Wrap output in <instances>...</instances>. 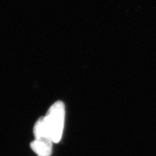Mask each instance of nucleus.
<instances>
[{
	"mask_svg": "<svg viewBox=\"0 0 156 156\" xmlns=\"http://www.w3.org/2000/svg\"><path fill=\"white\" fill-rule=\"evenodd\" d=\"M65 118V106L61 101L55 102L49 108L45 122L49 132L54 143H59L64 129Z\"/></svg>",
	"mask_w": 156,
	"mask_h": 156,
	"instance_id": "1",
	"label": "nucleus"
},
{
	"mask_svg": "<svg viewBox=\"0 0 156 156\" xmlns=\"http://www.w3.org/2000/svg\"><path fill=\"white\" fill-rule=\"evenodd\" d=\"M53 141L51 139H35L30 146L38 156H50L52 154Z\"/></svg>",
	"mask_w": 156,
	"mask_h": 156,
	"instance_id": "2",
	"label": "nucleus"
}]
</instances>
